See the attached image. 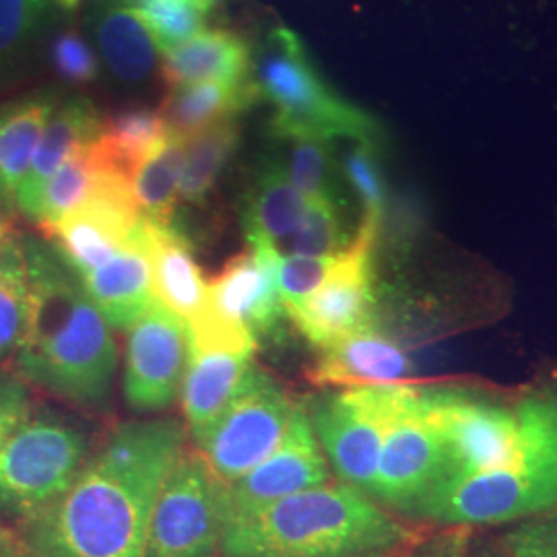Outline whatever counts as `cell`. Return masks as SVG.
I'll use <instances>...</instances> for the list:
<instances>
[{"label":"cell","instance_id":"bcb514c9","mask_svg":"<svg viewBox=\"0 0 557 557\" xmlns=\"http://www.w3.org/2000/svg\"><path fill=\"white\" fill-rule=\"evenodd\" d=\"M205 2H207V4H209V7H211V4H213V2H215V0H205Z\"/></svg>","mask_w":557,"mask_h":557},{"label":"cell","instance_id":"6da1fadb","mask_svg":"<svg viewBox=\"0 0 557 557\" xmlns=\"http://www.w3.org/2000/svg\"><path fill=\"white\" fill-rule=\"evenodd\" d=\"M184 453L178 419H143L116 428L73 485L23 524L38 557H145L161 483Z\"/></svg>","mask_w":557,"mask_h":557},{"label":"cell","instance_id":"d6a6232c","mask_svg":"<svg viewBox=\"0 0 557 557\" xmlns=\"http://www.w3.org/2000/svg\"><path fill=\"white\" fill-rule=\"evenodd\" d=\"M289 255L299 257H335L349 246L333 197L306 200V211L296 234L285 242Z\"/></svg>","mask_w":557,"mask_h":557},{"label":"cell","instance_id":"d4e9b609","mask_svg":"<svg viewBox=\"0 0 557 557\" xmlns=\"http://www.w3.org/2000/svg\"><path fill=\"white\" fill-rule=\"evenodd\" d=\"M306 211V199L278 163L267 165L244 209L246 238L285 244L296 234Z\"/></svg>","mask_w":557,"mask_h":557},{"label":"cell","instance_id":"60d3db41","mask_svg":"<svg viewBox=\"0 0 557 557\" xmlns=\"http://www.w3.org/2000/svg\"><path fill=\"white\" fill-rule=\"evenodd\" d=\"M416 557H465V541L455 535L446 541H438L436 545L423 547Z\"/></svg>","mask_w":557,"mask_h":557},{"label":"cell","instance_id":"f6af8a7d","mask_svg":"<svg viewBox=\"0 0 557 557\" xmlns=\"http://www.w3.org/2000/svg\"><path fill=\"white\" fill-rule=\"evenodd\" d=\"M9 545V541H7V537L0 533V554H2V549Z\"/></svg>","mask_w":557,"mask_h":557},{"label":"cell","instance_id":"ab89813d","mask_svg":"<svg viewBox=\"0 0 557 557\" xmlns=\"http://www.w3.org/2000/svg\"><path fill=\"white\" fill-rule=\"evenodd\" d=\"M32 413V393L17 372L0 368V446Z\"/></svg>","mask_w":557,"mask_h":557},{"label":"cell","instance_id":"8d00e7d4","mask_svg":"<svg viewBox=\"0 0 557 557\" xmlns=\"http://www.w3.org/2000/svg\"><path fill=\"white\" fill-rule=\"evenodd\" d=\"M504 545V557H557V510L520 520Z\"/></svg>","mask_w":557,"mask_h":557},{"label":"cell","instance_id":"b9f144b4","mask_svg":"<svg viewBox=\"0 0 557 557\" xmlns=\"http://www.w3.org/2000/svg\"><path fill=\"white\" fill-rule=\"evenodd\" d=\"M0 209H2V207H0ZM15 234H17V232L13 230L9 218L4 215V211H0V255H2V250L7 248V244L15 238Z\"/></svg>","mask_w":557,"mask_h":557},{"label":"cell","instance_id":"d6986e66","mask_svg":"<svg viewBox=\"0 0 557 557\" xmlns=\"http://www.w3.org/2000/svg\"><path fill=\"white\" fill-rule=\"evenodd\" d=\"M250 351L188 341V359L180 386L182 411L190 434H199L236 395L248 368Z\"/></svg>","mask_w":557,"mask_h":557},{"label":"cell","instance_id":"7402d4cb","mask_svg":"<svg viewBox=\"0 0 557 557\" xmlns=\"http://www.w3.org/2000/svg\"><path fill=\"white\" fill-rule=\"evenodd\" d=\"M257 98L259 89L252 75L246 79L202 81L172 87L160 112L170 133L190 139L223 120L236 119Z\"/></svg>","mask_w":557,"mask_h":557},{"label":"cell","instance_id":"9c48e42d","mask_svg":"<svg viewBox=\"0 0 557 557\" xmlns=\"http://www.w3.org/2000/svg\"><path fill=\"white\" fill-rule=\"evenodd\" d=\"M440 471L442 442L423 391L400 382L395 386L370 498L386 510L411 518L438 483Z\"/></svg>","mask_w":557,"mask_h":557},{"label":"cell","instance_id":"f546056e","mask_svg":"<svg viewBox=\"0 0 557 557\" xmlns=\"http://www.w3.org/2000/svg\"><path fill=\"white\" fill-rule=\"evenodd\" d=\"M168 133L170 131L160 110L133 108L101 119L98 143L108 160L133 178L140 161L153 151V147Z\"/></svg>","mask_w":557,"mask_h":557},{"label":"cell","instance_id":"277c9868","mask_svg":"<svg viewBox=\"0 0 557 557\" xmlns=\"http://www.w3.org/2000/svg\"><path fill=\"white\" fill-rule=\"evenodd\" d=\"M512 458L496 471L436 487L413 517L444 527L506 524L557 510V391L517 400Z\"/></svg>","mask_w":557,"mask_h":557},{"label":"cell","instance_id":"8992f818","mask_svg":"<svg viewBox=\"0 0 557 557\" xmlns=\"http://www.w3.org/2000/svg\"><path fill=\"white\" fill-rule=\"evenodd\" d=\"M89 458L85 432L57 411L25 418L0 446V515L23 524L73 485Z\"/></svg>","mask_w":557,"mask_h":557},{"label":"cell","instance_id":"5bb4252c","mask_svg":"<svg viewBox=\"0 0 557 557\" xmlns=\"http://www.w3.org/2000/svg\"><path fill=\"white\" fill-rule=\"evenodd\" d=\"M139 220L133 178L110 168L91 197L46 232L81 277L122 250L133 238Z\"/></svg>","mask_w":557,"mask_h":557},{"label":"cell","instance_id":"5b68a950","mask_svg":"<svg viewBox=\"0 0 557 557\" xmlns=\"http://www.w3.org/2000/svg\"><path fill=\"white\" fill-rule=\"evenodd\" d=\"M255 83L259 98L275 108L273 131L289 139H354L368 143L376 124L366 112L338 98L308 57L304 44L287 27L267 36L257 60Z\"/></svg>","mask_w":557,"mask_h":557},{"label":"cell","instance_id":"484cf974","mask_svg":"<svg viewBox=\"0 0 557 557\" xmlns=\"http://www.w3.org/2000/svg\"><path fill=\"white\" fill-rule=\"evenodd\" d=\"M110 168L116 165L103 153L98 137L83 145L79 151H75L64 161L54 172V176L46 182V186L41 188L40 199L36 202L32 221L40 223L44 230L59 223L64 215H69L81 202L91 197V193L100 184L101 176Z\"/></svg>","mask_w":557,"mask_h":557},{"label":"cell","instance_id":"ba28073f","mask_svg":"<svg viewBox=\"0 0 557 557\" xmlns=\"http://www.w3.org/2000/svg\"><path fill=\"white\" fill-rule=\"evenodd\" d=\"M296 403L277 380L250 366L232 400L193 438L220 483L246 475L283 438Z\"/></svg>","mask_w":557,"mask_h":557},{"label":"cell","instance_id":"e575fe53","mask_svg":"<svg viewBox=\"0 0 557 557\" xmlns=\"http://www.w3.org/2000/svg\"><path fill=\"white\" fill-rule=\"evenodd\" d=\"M289 143L292 160L287 176L301 197L306 200L333 197L329 143L319 139H289Z\"/></svg>","mask_w":557,"mask_h":557},{"label":"cell","instance_id":"ffe728a7","mask_svg":"<svg viewBox=\"0 0 557 557\" xmlns=\"http://www.w3.org/2000/svg\"><path fill=\"white\" fill-rule=\"evenodd\" d=\"M81 281L108 324L131 329L156 301L151 264L140 239L139 225L122 250L94 271L81 275Z\"/></svg>","mask_w":557,"mask_h":557},{"label":"cell","instance_id":"74e56055","mask_svg":"<svg viewBox=\"0 0 557 557\" xmlns=\"http://www.w3.org/2000/svg\"><path fill=\"white\" fill-rule=\"evenodd\" d=\"M345 172L351 186L356 188L359 199L363 202L366 213L370 218L382 220L384 209V186L380 178L379 165L372 156V147L368 143H359L345 160Z\"/></svg>","mask_w":557,"mask_h":557},{"label":"cell","instance_id":"3957f363","mask_svg":"<svg viewBox=\"0 0 557 557\" xmlns=\"http://www.w3.org/2000/svg\"><path fill=\"white\" fill-rule=\"evenodd\" d=\"M411 531L345 481L278 499L223 529L220 557H398Z\"/></svg>","mask_w":557,"mask_h":557},{"label":"cell","instance_id":"44dd1931","mask_svg":"<svg viewBox=\"0 0 557 557\" xmlns=\"http://www.w3.org/2000/svg\"><path fill=\"white\" fill-rule=\"evenodd\" d=\"M101 116L87 100H71L54 108L41 133L36 156L15 193V207L32 220L41 188L64 161L100 135Z\"/></svg>","mask_w":557,"mask_h":557},{"label":"cell","instance_id":"e0dca14e","mask_svg":"<svg viewBox=\"0 0 557 557\" xmlns=\"http://www.w3.org/2000/svg\"><path fill=\"white\" fill-rule=\"evenodd\" d=\"M139 234L151 264L153 294L180 320L193 324L207 310V283L188 239L172 223L140 218Z\"/></svg>","mask_w":557,"mask_h":557},{"label":"cell","instance_id":"8fae6325","mask_svg":"<svg viewBox=\"0 0 557 557\" xmlns=\"http://www.w3.org/2000/svg\"><path fill=\"white\" fill-rule=\"evenodd\" d=\"M380 221L363 215L356 238L338 252L326 281L310 298L287 308V319L319 349L376 326L372 259Z\"/></svg>","mask_w":557,"mask_h":557},{"label":"cell","instance_id":"f35d334b","mask_svg":"<svg viewBox=\"0 0 557 557\" xmlns=\"http://www.w3.org/2000/svg\"><path fill=\"white\" fill-rule=\"evenodd\" d=\"M52 64L60 77L73 83H87L98 75V60L77 34H62L52 44Z\"/></svg>","mask_w":557,"mask_h":557},{"label":"cell","instance_id":"4dcf8cb0","mask_svg":"<svg viewBox=\"0 0 557 557\" xmlns=\"http://www.w3.org/2000/svg\"><path fill=\"white\" fill-rule=\"evenodd\" d=\"M29 317V273L23 236L7 244L0 255V361L15 356Z\"/></svg>","mask_w":557,"mask_h":557},{"label":"cell","instance_id":"9a60e30c","mask_svg":"<svg viewBox=\"0 0 557 557\" xmlns=\"http://www.w3.org/2000/svg\"><path fill=\"white\" fill-rule=\"evenodd\" d=\"M188 359L186 322L156 299L128 329L124 398L137 411H163L180 395Z\"/></svg>","mask_w":557,"mask_h":557},{"label":"cell","instance_id":"7a4b0ae2","mask_svg":"<svg viewBox=\"0 0 557 557\" xmlns=\"http://www.w3.org/2000/svg\"><path fill=\"white\" fill-rule=\"evenodd\" d=\"M23 248L29 317L15 351V372L83 411H106L119 368L108 320L54 246L23 238Z\"/></svg>","mask_w":557,"mask_h":557},{"label":"cell","instance_id":"7c38bea8","mask_svg":"<svg viewBox=\"0 0 557 557\" xmlns=\"http://www.w3.org/2000/svg\"><path fill=\"white\" fill-rule=\"evenodd\" d=\"M397 384L345 388L320 397L308 418L338 478L370 496Z\"/></svg>","mask_w":557,"mask_h":557},{"label":"cell","instance_id":"4fadbf2b","mask_svg":"<svg viewBox=\"0 0 557 557\" xmlns=\"http://www.w3.org/2000/svg\"><path fill=\"white\" fill-rule=\"evenodd\" d=\"M331 481L326 457L320 448L308 411L296 405L277 448L246 475L221 483L223 529L230 522L259 512L278 499L319 487Z\"/></svg>","mask_w":557,"mask_h":557},{"label":"cell","instance_id":"f1b7e54d","mask_svg":"<svg viewBox=\"0 0 557 557\" xmlns=\"http://www.w3.org/2000/svg\"><path fill=\"white\" fill-rule=\"evenodd\" d=\"M238 122L223 120L220 124L186 139L180 178L178 199L199 205L209 197L220 178L223 165L238 145Z\"/></svg>","mask_w":557,"mask_h":557},{"label":"cell","instance_id":"ac0fdd59","mask_svg":"<svg viewBox=\"0 0 557 557\" xmlns=\"http://www.w3.org/2000/svg\"><path fill=\"white\" fill-rule=\"evenodd\" d=\"M411 370L403 347L372 326L320 349L310 380L320 386H382L405 382Z\"/></svg>","mask_w":557,"mask_h":557},{"label":"cell","instance_id":"52a82bcc","mask_svg":"<svg viewBox=\"0 0 557 557\" xmlns=\"http://www.w3.org/2000/svg\"><path fill=\"white\" fill-rule=\"evenodd\" d=\"M421 391L442 442V471L434 490L502 469L512 458L518 434L517 400L485 397L462 388Z\"/></svg>","mask_w":557,"mask_h":557},{"label":"cell","instance_id":"d590c367","mask_svg":"<svg viewBox=\"0 0 557 557\" xmlns=\"http://www.w3.org/2000/svg\"><path fill=\"white\" fill-rule=\"evenodd\" d=\"M337 262L335 257H299V255H281L278 252L275 273L277 287L285 312L287 308L310 298L320 285L331 275Z\"/></svg>","mask_w":557,"mask_h":557},{"label":"cell","instance_id":"30bf717a","mask_svg":"<svg viewBox=\"0 0 557 557\" xmlns=\"http://www.w3.org/2000/svg\"><path fill=\"white\" fill-rule=\"evenodd\" d=\"M220 479L200 453H182L161 483L145 557H220Z\"/></svg>","mask_w":557,"mask_h":557},{"label":"cell","instance_id":"83f0119b","mask_svg":"<svg viewBox=\"0 0 557 557\" xmlns=\"http://www.w3.org/2000/svg\"><path fill=\"white\" fill-rule=\"evenodd\" d=\"M184 145L174 133H168L140 161L133 176V195L139 207L140 218L156 223H172V213L178 200Z\"/></svg>","mask_w":557,"mask_h":557},{"label":"cell","instance_id":"7bdbcfd3","mask_svg":"<svg viewBox=\"0 0 557 557\" xmlns=\"http://www.w3.org/2000/svg\"><path fill=\"white\" fill-rule=\"evenodd\" d=\"M0 557H38L36 554H32L25 545L23 547H17V545H13L11 541H9V545L2 549V554Z\"/></svg>","mask_w":557,"mask_h":557},{"label":"cell","instance_id":"2e32d148","mask_svg":"<svg viewBox=\"0 0 557 557\" xmlns=\"http://www.w3.org/2000/svg\"><path fill=\"white\" fill-rule=\"evenodd\" d=\"M250 248L230 260L218 277L207 283V310L221 320L234 322L267 337L278 331L287 317L278 294V250L262 238H248Z\"/></svg>","mask_w":557,"mask_h":557},{"label":"cell","instance_id":"ee69618b","mask_svg":"<svg viewBox=\"0 0 557 557\" xmlns=\"http://www.w3.org/2000/svg\"><path fill=\"white\" fill-rule=\"evenodd\" d=\"M62 7H69V9H73V7H77L79 4V0H59Z\"/></svg>","mask_w":557,"mask_h":557},{"label":"cell","instance_id":"4316f807","mask_svg":"<svg viewBox=\"0 0 557 557\" xmlns=\"http://www.w3.org/2000/svg\"><path fill=\"white\" fill-rule=\"evenodd\" d=\"M98 44L119 79H147L156 69L160 48L131 7H114L101 15Z\"/></svg>","mask_w":557,"mask_h":557},{"label":"cell","instance_id":"603a6c76","mask_svg":"<svg viewBox=\"0 0 557 557\" xmlns=\"http://www.w3.org/2000/svg\"><path fill=\"white\" fill-rule=\"evenodd\" d=\"M161 54V75L170 87L250 77V48L227 29H202L195 38Z\"/></svg>","mask_w":557,"mask_h":557},{"label":"cell","instance_id":"1f68e13d","mask_svg":"<svg viewBox=\"0 0 557 557\" xmlns=\"http://www.w3.org/2000/svg\"><path fill=\"white\" fill-rule=\"evenodd\" d=\"M131 9L165 52L202 32L209 4L205 0H131Z\"/></svg>","mask_w":557,"mask_h":557},{"label":"cell","instance_id":"836d02e7","mask_svg":"<svg viewBox=\"0 0 557 557\" xmlns=\"http://www.w3.org/2000/svg\"><path fill=\"white\" fill-rule=\"evenodd\" d=\"M50 13V0H0V79L23 59Z\"/></svg>","mask_w":557,"mask_h":557},{"label":"cell","instance_id":"cb8c5ba5","mask_svg":"<svg viewBox=\"0 0 557 557\" xmlns=\"http://www.w3.org/2000/svg\"><path fill=\"white\" fill-rule=\"evenodd\" d=\"M57 108L50 94L0 106V207H15V193L36 156L41 133Z\"/></svg>","mask_w":557,"mask_h":557}]
</instances>
